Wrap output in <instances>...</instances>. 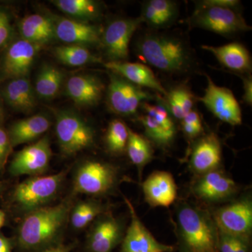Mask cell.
<instances>
[{
    "mask_svg": "<svg viewBox=\"0 0 252 252\" xmlns=\"http://www.w3.org/2000/svg\"><path fill=\"white\" fill-rule=\"evenodd\" d=\"M40 47L22 38L11 43L1 60V77L7 80L28 77Z\"/></svg>",
    "mask_w": 252,
    "mask_h": 252,
    "instance_id": "cell-10",
    "label": "cell"
},
{
    "mask_svg": "<svg viewBox=\"0 0 252 252\" xmlns=\"http://www.w3.org/2000/svg\"><path fill=\"white\" fill-rule=\"evenodd\" d=\"M52 3L64 14L83 22L95 19L100 15V6L93 0H54Z\"/></svg>",
    "mask_w": 252,
    "mask_h": 252,
    "instance_id": "cell-30",
    "label": "cell"
},
{
    "mask_svg": "<svg viewBox=\"0 0 252 252\" xmlns=\"http://www.w3.org/2000/svg\"><path fill=\"white\" fill-rule=\"evenodd\" d=\"M126 150L131 161L138 167H144L153 157V149L149 141L130 129Z\"/></svg>",
    "mask_w": 252,
    "mask_h": 252,
    "instance_id": "cell-32",
    "label": "cell"
},
{
    "mask_svg": "<svg viewBox=\"0 0 252 252\" xmlns=\"http://www.w3.org/2000/svg\"><path fill=\"white\" fill-rule=\"evenodd\" d=\"M1 95L11 108L30 112L35 107L36 93L28 77L11 79L1 90Z\"/></svg>",
    "mask_w": 252,
    "mask_h": 252,
    "instance_id": "cell-22",
    "label": "cell"
},
{
    "mask_svg": "<svg viewBox=\"0 0 252 252\" xmlns=\"http://www.w3.org/2000/svg\"><path fill=\"white\" fill-rule=\"evenodd\" d=\"M197 7L187 20L192 28H200L223 36L235 35L251 31L237 9L218 7L196 3Z\"/></svg>",
    "mask_w": 252,
    "mask_h": 252,
    "instance_id": "cell-4",
    "label": "cell"
},
{
    "mask_svg": "<svg viewBox=\"0 0 252 252\" xmlns=\"http://www.w3.org/2000/svg\"><path fill=\"white\" fill-rule=\"evenodd\" d=\"M129 137V128L120 120H114L109 124L106 143L111 152L123 153L127 147Z\"/></svg>",
    "mask_w": 252,
    "mask_h": 252,
    "instance_id": "cell-33",
    "label": "cell"
},
{
    "mask_svg": "<svg viewBox=\"0 0 252 252\" xmlns=\"http://www.w3.org/2000/svg\"><path fill=\"white\" fill-rule=\"evenodd\" d=\"M11 147L8 132L0 127V168L4 166Z\"/></svg>",
    "mask_w": 252,
    "mask_h": 252,
    "instance_id": "cell-38",
    "label": "cell"
},
{
    "mask_svg": "<svg viewBox=\"0 0 252 252\" xmlns=\"http://www.w3.org/2000/svg\"><path fill=\"white\" fill-rule=\"evenodd\" d=\"M219 252H251L250 238L219 231Z\"/></svg>",
    "mask_w": 252,
    "mask_h": 252,
    "instance_id": "cell-35",
    "label": "cell"
},
{
    "mask_svg": "<svg viewBox=\"0 0 252 252\" xmlns=\"http://www.w3.org/2000/svg\"><path fill=\"white\" fill-rule=\"evenodd\" d=\"M55 57L60 62L71 67H79L89 63L99 62V59L94 56L86 46L80 45H63L54 50Z\"/></svg>",
    "mask_w": 252,
    "mask_h": 252,
    "instance_id": "cell-31",
    "label": "cell"
},
{
    "mask_svg": "<svg viewBox=\"0 0 252 252\" xmlns=\"http://www.w3.org/2000/svg\"><path fill=\"white\" fill-rule=\"evenodd\" d=\"M63 79L64 74L59 68L44 64L36 79L34 91L36 95L46 100L54 98L61 91Z\"/></svg>",
    "mask_w": 252,
    "mask_h": 252,
    "instance_id": "cell-28",
    "label": "cell"
},
{
    "mask_svg": "<svg viewBox=\"0 0 252 252\" xmlns=\"http://www.w3.org/2000/svg\"><path fill=\"white\" fill-rule=\"evenodd\" d=\"M104 65L113 73L140 88H147L165 97L167 90L156 77L153 71L145 64L139 63L107 62Z\"/></svg>",
    "mask_w": 252,
    "mask_h": 252,
    "instance_id": "cell-17",
    "label": "cell"
},
{
    "mask_svg": "<svg viewBox=\"0 0 252 252\" xmlns=\"http://www.w3.org/2000/svg\"><path fill=\"white\" fill-rule=\"evenodd\" d=\"M122 239V229L118 221L107 218L99 221L91 233L89 248L91 252H111Z\"/></svg>",
    "mask_w": 252,
    "mask_h": 252,
    "instance_id": "cell-27",
    "label": "cell"
},
{
    "mask_svg": "<svg viewBox=\"0 0 252 252\" xmlns=\"http://www.w3.org/2000/svg\"><path fill=\"white\" fill-rule=\"evenodd\" d=\"M131 215L130 226L122 242L121 252H172L175 248L158 241L144 226L135 209L125 198Z\"/></svg>",
    "mask_w": 252,
    "mask_h": 252,
    "instance_id": "cell-14",
    "label": "cell"
},
{
    "mask_svg": "<svg viewBox=\"0 0 252 252\" xmlns=\"http://www.w3.org/2000/svg\"><path fill=\"white\" fill-rule=\"evenodd\" d=\"M109 76L107 102L113 112L126 117L132 116L144 102L152 99V95L142 88L115 73H112Z\"/></svg>",
    "mask_w": 252,
    "mask_h": 252,
    "instance_id": "cell-8",
    "label": "cell"
},
{
    "mask_svg": "<svg viewBox=\"0 0 252 252\" xmlns=\"http://www.w3.org/2000/svg\"><path fill=\"white\" fill-rule=\"evenodd\" d=\"M221 160V146L218 137L210 133L203 136L194 147L190 165L199 173L214 171Z\"/></svg>",
    "mask_w": 252,
    "mask_h": 252,
    "instance_id": "cell-21",
    "label": "cell"
},
{
    "mask_svg": "<svg viewBox=\"0 0 252 252\" xmlns=\"http://www.w3.org/2000/svg\"><path fill=\"white\" fill-rule=\"evenodd\" d=\"M142 23L139 16L117 18L107 25L101 34L100 44L108 62H123L128 59L131 39Z\"/></svg>",
    "mask_w": 252,
    "mask_h": 252,
    "instance_id": "cell-7",
    "label": "cell"
},
{
    "mask_svg": "<svg viewBox=\"0 0 252 252\" xmlns=\"http://www.w3.org/2000/svg\"><path fill=\"white\" fill-rule=\"evenodd\" d=\"M64 176V172L35 176L21 182L15 189V203L21 210L28 213L41 208L56 195Z\"/></svg>",
    "mask_w": 252,
    "mask_h": 252,
    "instance_id": "cell-5",
    "label": "cell"
},
{
    "mask_svg": "<svg viewBox=\"0 0 252 252\" xmlns=\"http://www.w3.org/2000/svg\"><path fill=\"white\" fill-rule=\"evenodd\" d=\"M50 127V119L43 114H36L15 122L8 132L11 147L36 140Z\"/></svg>",
    "mask_w": 252,
    "mask_h": 252,
    "instance_id": "cell-25",
    "label": "cell"
},
{
    "mask_svg": "<svg viewBox=\"0 0 252 252\" xmlns=\"http://www.w3.org/2000/svg\"><path fill=\"white\" fill-rule=\"evenodd\" d=\"M215 223L219 231L250 238L252 228V204L243 199L217 210Z\"/></svg>",
    "mask_w": 252,
    "mask_h": 252,
    "instance_id": "cell-11",
    "label": "cell"
},
{
    "mask_svg": "<svg viewBox=\"0 0 252 252\" xmlns=\"http://www.w3.org/2000/svg\"><path fill=\"white\" fill-rule=\"evenodd\" d=\"M198 2L204 5H208V6L237 9H238V6L240 4V1L238 0H203Z\"/></svg>",
    "mask_w": 252,
    "mask_h": 252,
    "instance_id": "cell-39",
    "label": "cell"
},
{
    "mask_svg": "<svg viewBox=\"0 0 252 252\" xmlns=\"http://www.w3.org/2000/svg\"><path fill=\"white\" fill-rule=\"evenodd\" d=\"M11 25L7 13L0 9V48L7 44L11 36Z\"/></svg>",
    "mask_w": 252,
    "mask_h": 252,
    "instance_id": "cell-37",
    "label": "cell"
},
{
    "mask_svg": "<svg viewBox=\"0 0 252 252\" xmlns=\"http://www.w3.org/2000/svg\"><path fill=\"white\" fill-rule=\"evenodd\" d=\"M0 252H11L9 240L0 235Z\"/></svg>",
    "mask_w": 252,
    "mask_h": 252,
    "instance_id": "cell-41",
    "label": "cell"
},
{
    "mask_svg": "<svg viewBox=\"0 0 252 252\" xmlns=\"http://www.w3.org/2000/svg\"><path fill=\"white\" fill-rule=\"evenodd\" d=\"M181 252H219V230L208 214L187 205L178 214Z\"/></svg>",
    "mask_w": 252,
    "mask_h": 252,
    "instance_id": "cell-3",
    "label": "cell"
},
{
    "mask_svg": "<svg viewBox=\"0 0 252 252\" xmlns=\"http://www.w3.org/2000/svg\"><path fill=\"white\" fill-rule=\"evenodd\" d=\"M56 38L67 45L92 46L100 44L102 31L97 26L71 18L55 16Z\"/></svg>",
    "mask_w": 252,
    "mask_h": 252,
    "instance_id": "cell-16",
    "label": "cell"
},
{
    "mask_svg": "<svg viewBox=\"0 0 252 252\" xmlns=\"http://www.w3.org/2000/svg\"><path fill=\"white\" fill-rule=\"evenodd\" d=\"M165 108L170 115L182 120L193 110L194 94L188 86L180 84L167 91L165 97Z\"/></svg>",
    "mask_w": 252,
    "mask_h": 252,
    "instance_id": "cell-29",
    "label": "cell"
},
{
    "mask_svg": "<svg viewBox=\"0 0 252 252\" xmlns=\"http://www.w3.org/2000/svg\"><path fill=\"white\" fill-rule=\"evenodd\" d=\"M146 200L154 207H168L177 197V186L170 173L156 172L142 185Z\"/></svg>",
    "mask_w": 252,
    "mask_h": 252,
    "instance_id": "cell-19",
    "label": "cell"
},
{
    "mask_svg": "<svg viewBox=\"0 0 252 252\" xmlns=\"http://www.w3.org/2000/svg\"><path fill=\"white\" fill-rule=\"evenodd\" d=\"M146 114L140 118L147 137L159 146H166L175 135V126L170 113L162 104H142Z\"/></svg>",
    "mask_w": 252,
    "mask_h": 252,
    "instance_id": "cell-15",
    "label": "cell"
},
{
    "mask_svg": "<svg viewBox=\"0 0 252 252\" xmlns=\"http://www.w3.org/2000/svg\"><path fill=\"white\" fill-rule=\"evenodd\" d=\"M56 132L61 151L73 155L94 143L92 127L78 114L69 111L56 114Z\"/></svg>",
    "mask_w": 252,
    "mask_h": 252,
    "instance_id": "cell-6",
    "label": "cell"
},
{
    "mask_svg": "<svg viewBox=\"0 0 252 252\" xmlns=\"http://www.w3.org/2000/svg\"><path fill=\"white\" fill-rule=\"evenodd\" d=\"M41 252H69V249L63 246V245H59V246L47 249L45 251Z\"/></svg>",
    "mask_w": 252,
    "mask_h": 252,
    "instance_id": "cell-42",
    "label": "cell"
},
{
    "mask_svg": "<svg viewBox=\"0 0 252 252\" xmlns=\"http://www.w3.org/2000/svg\"><path fill=\"white\" fill-rule=\"evenodd\" d=\"M244 94L243 99L245 103L252 106V79L251 74H248L243 79Z\"/></svg>",
    "mask_w": 252,
    "mask_h": 252,
    "instance_id": "cell-40",
    "label": "cell"
},
{
    "mask_svg": "<svg viewBox=\"0 0 252 252\" xmlns=\"http://www.w3.org/2000/svg\"><path fill=\"white\" fill-rule=\"evenodd\" d=\"M236 186L234 181L220 172L205 173L195 187V192L200 198L217 200L226 198L234 193Z\"/></svg>",
    "mask_w": 252,
    "mask_h": 252,
    "instance_id": "cell-26",
    "label": "cell"
},
{
    "mask_svg": "<svg viewBox=\"0 0 252 252\" xmlns=\"http://www.w3.org/2000/svg\"><path fill=\"white\" fill-rule=\"evenodd\" d=\"M115 178V170L110 165L98 161L86 162L77 170L74 190L77 193L99 195L112 188Z\"/></svg>",
    "mask_w": 252,
    "mask_h": 252,
    "instance_id": "cell-12",
    "label": "cell"
},
{
    "mask_svg": "<svg viewBox=\"0 0 252 252\" xmlns=\"http://www.w3.org/2000/svg\"><path fill=\"white\" fill-rule=\"evenodd\" d=\"M3 117V109L2 107H1V104H0V120H1V118Z\"/></svg>",
    "mask_w": 252,
    "mask_h": 252,
    "instance_id": "cell-44",
    "label": "cell"
},
{
    "mask_svg": "<svg viewBox=\"0 0 252 252\" xmlns=\"http://www.w3.org/2000/svg\"><path fill=\"white\" fill-rule=\"evenodd\" d=\"M182 126L186 135L190 138L197 137L203 131L201 119L195 110H192L182 119Z\"/></svg>",
    "mask_w": 252,
    "mask_h": 252,
    "instance_id": "cell-36",
    "label": "cell"
},
{
    "mask_svg": "<svg viewBox=\"0 0 252 252\" xmlns=\"http://www.w3.org/2000/svg\"><path fill=\"white\" fill-rule=\"evenodd\" d=\"M51 155L49 139L43 137L16 154L10 165V171L16 176L40 175L49 166Z\"/></svg>",
    "mask_w": 252,
    "mask_h": 252,
    "instance_id": "cell-13",
    "label": "cell"
},
{
    "mask_svg": "<svg viewBox=\"0 0 252 252\" xmlns=\"http://www.w3.org/2000/svg\"><path fill=\"white\" fill-rule=\"evenodd\" d=\"M19 31L22 39L41 46L56 38L54 23L50 16L32 14L21 20Z\"/></svg>",
    "mask_w": 252,
    "mask_h": 252,
    "instance_id": "cell-24",
    "label": "cell"
},
{
    "mask_svg": "<svg viewBox=\"0 0 252 252\" xmlns=\"http://www.w3.org/2000/svg\"><path fill=\"white\" fill-rule=\"evenodd\" d=\"M103 90L102 83L93 75H74L66 82V94L81 107H91L98 103Z\"/></svg>",
    "mask_w": 252,
    "mask_h": 252,
    "instance_id": "cell-18",
    "label": "cell"
},
{
    "mask_svg": "<svg viewBox=\"0 0 252 252\" xmlns=\"http://www.w3.org/2000/svg\"><path fill=\"white\" fill-rule=\"evenodd\" d=\"M211 53L223 67L240 74L252 72V57L250 51L241 43L231 42L220 46H202Z\"/></svg>",
    "mask_w": 252,
    "mask_h": 252,
    "instance_id": "cell-20",
    "label": "cell"
},
{
    "mask_svg": "<svg viewBox=\"0 0 252 252\" xmlns=\"http://www.w3.org/2000/svg\"><path fill=\"white\" fill-rule=\"evenodd\" d=\"M101 208L94 203H81L74 207L71 215V223L74 228L81 229L91 223L100 213Z\"/></svg>",
    "mask_w": 252,
    "mask_h": 252,
    "instance_id": "cell-34",
    "label": "cell"
},
{
    "mask_svg": "<svg viewBox=\"0 0 252 252\" xmlns=\"http://www.w3.org/2000/svg\"><path fill=\"white\" fill-rule=\"evenodd\" d=\"M207 76V86L203 97L199 100L221 122L231 126L241 125L243 122L241 107L234 94L227 88L217 86Z\"/></svg>",
    "mask_w": 252,
    "mask_h": 252,
    "instance_id": "cell-9",
    "label": "cell"
},
{
    "mask_svg": "<svg viewBox=\"0 0 252 252\" xmlns=\"http://www.w3.org/2000/svg\"><path fill=\"white\" fill-rule=\"evenodd\" d=\"M137 53L151 65L162 72L181 74L193 66V54L182 37L165 33H145L137 42Z\"/></svg>",
    "mask_w": 252,
    "mask_h": 252,
    "instance_id": "cell-1",
    "label": "cell"
},
{
    "mask_svg": "<svg viewBox=\"0 0 252 252\" xmlns=\"http://www.w3.org/2000/svg\"><path fill=\"white\" fill-rule=\"evenodd\" d=\"M179 16L177 3L170 0H149L142 4L140 18L154 29H164L171 26Z\"/></svg>",
    "mask_w": 252,
    "mask_h": 252,
    "instance_id": "cell-23",
    "label": "cell"
},
{
    "mask_svg": "<svg viewBox=\"0 0 252 252\" xmlns=\"http://www.w3.org/2000/svg\"><path fill=\"white\" fill-rule=\"evenodd\" d=\"M5 221V215L4 212L0 210V228L4 225Z\"/></svg>",
    "mask_w": 252,
    "mask_h": 252,
    "instance_id": "cell-43",
    "label": "cell"
},
{
    "mask_svg": "<svg viewBox=\"0 0 252 252\" xmlns=\"http://www.w3.org/2000/svg\"><path fill=\"white\" fill-rule=\"evenodd\" d=\"M71 204L64 202L53 207H43L28 213L19 228L20 245L31 250L45 246L62 229L70 210Z\"/></svg>",
    "mask_w": 252,
    "mask_h": 252,
    "instance_id": "cell-2",
    "label": "cell"
}]
</instances>
